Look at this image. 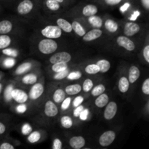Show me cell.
<instances>
[{
  "instance_id": "cell-1",
  "label": "cell",
  "mask_w": 149,
  "mask_h": 149,
  "mask_svg": "<svg viewBox=\"0 0 149 149\" xmlns=\"http://www.w3.org/2000/svg\"><path fill=\"white\" fill-rule=\"evenodd\" d=\"M39 50L42 53L48 55V54L53 53L58 49V44L55 41L52 39H46L40 41L38 45Z\"/></svg>"
},
{
  "instance_id": "cell-2",
  "label": "cell",
  "mask_w": 149,
  "mask_h": 149,
  "mask_svg": "<svg viewBox=\"0 0 149 149\" xmlns=\"http://www.w3.org/2000/svg\"><path fill=\"white\" fill-rule=\"evenodd\" d=\"M42 34L49 39H58L62 35V30L58 26H47L42 29Z\"/></svg>"
},
{
  "instance_id": "cell-3",
  "label": "cell",
  "mask_w": 149,
  "mask_h": 149,
  "mask_svg": "<svg viewBox=\"0 0 149 149\" xmlns=\"http://www.w3.org/2000/svg\"><path fill=\"white\" fill-rule=\"evenodd\" d=\"M115 138H116V133L113 131H106L100 135L99 138V143L103 147L109 146L114 141Z\"/></svg>"
},
{
  "instance_id": "cell-4",
  "label": "cell",
  "mask_w": 149,
  "mask_h": 149,
  "mask_svg": "<svg viewBox=\"0 0 149 149\" xmlns=\"http://www.w3.org/2000/svg\"><path fill=\"white\" fill-rule=\"evenodd\" d=\"M116 42H117L118 45L122 47L125 48L127 50L130 51H133L135 48V43L132 42L131 39H130L129 38L125 36H120L117 38L116 39Z\"/></svg>"
},
{
  "instance_id": "cell-5",
  "label": "cell",
  "mask_w": 149,
  "mask_h": 149,
  "mask_svg": "<svg viewBox=\"0 0 149 149\" xmlns=\"http://www.w3.org/2000/svg\"><path fill=\"white\" fill-rule=\"evenodd\" d=\"M71 60V55L68 52H57L49 58V62L51 63H55L58 62L68 63Z\"/></svg>"
},
{
  "instance_id": "cell-6",
  "label": "cell",
  "mask_w": 149,
  "mask_h": 149,
  "mask_svg": "<svg viewBox=\"0 0 149 149\" xmlns=\"http://www.w3.org/2000/svg\"><path fill=\"white\" fill-rule=\"evenodd\" d=\"M117 105L115 102L112 101L110 103H108L106 105V108L104 111V118L106 120H111L113 119L116 114L117 112Z\"/></svg>"
},
{
  "instance_id": "cell-7",
  "label": "cell",
  "mask_w": 149,
  "mask_h": 149,
  "mask_svg": "<svg viewBox=\"0 0 149 149\" xmlns=\"http://www.w3.org/2000/svg\"><path fill=\"white\" fill-rule=\"evenodd\" d=\"M44 92V87L40 83H35L31 88L29 93V97L31 100H36L41 97Z\"/></svg>"
},
{
  "instance_id": "cell-8",
  "label": "cell",
  "mask_w": 149,
  "mask_h": 149,
  "mask_svg": "<svg viewBox=\"0 0 149 149\" xmlns=\"http://www.w3.org/2000/svg\"><path fill=\"white\" fill-rule=\"evenodd\" d=\"M11 97L17 103H25L29 99V95L23 90L19 89H13L11 93Z\"/></svg>"
},
{
  "instance_id": "cell-9",
  "label": "cell",
  "mask_w": 149,
  "mask_h": 149,
  "mask_svg": "<svg viewBox=\"0 0 149 149\" xmlns=\"http://www.w3.org/2000/svg\"><path fill=\"white\" fill-rule=\"evenodd\" d=\"M141 29L140 26L133 22H128L124 27V33L127 36H132L138 33Z\"/></svg>"
},
{
  "instance_id": "cell-10",
  "label": "cell",
  "mask_w": 149,
  "mask_h": 149,
  "mask_svg": "<svg viewBox=\"0 0 149 149\" xmlns=\"http://www.w3.org/2000/svg\"><path fill=\"white\" fill-rule=\"evenodd\" d=\"M33 7V4L31 0H23L17 6V12L20 15L29 14Z\"/></svg>"
},
{
  "instance_id": "cell-11",
  "label": "cell",
  "mask_w": 149,
  "mask_h": 149,
  "mask_svg": "<svg viewBox=\"0 0 149 149\" xmlns=\"http://www.w3.org/2000/svg\"><path fill=\"white\" fill-rule=\"evenodd\" d=\"M45 113L49 117H54L58 113V109L56 105L51 100H48L45 104Z\"/></svg>"
},
{
  "instance_id": "cell-12",
  "label": "cell",
  "mask_w": 149,
  "mask_h": 149,
  "mask_svg": "<svg viewBox=\"0 0 149 149\" xmlns=\"http://www.w3.org/2000/svg\"><path fill=\"white\" fill-rule=\"evenodd\" d=\"M102 33H103V31L100 29H94L87 33H85V34L83 36V40L85 42H91V41L95 40L97 38L101 36Z\"/></svg>"
},
{
  "instance_id": "cell-13",
  "label": "cell",
  "mask_w": 149,
  "mask_h": 149,
  "mask_svg": "<svg viewBox=\"0 0 149 149\" xmlns=\"http://www.w3.org/2000/svg\"><path fill=\"white\" fill-rule=\"evenodd\" d=\"M69 144L74 149H80L85 145V140L81 136H74L70 139Z\"/></svg>"
},
{
  "instance_id": "cell-14",
  "label": "cell",
  "mask_w": 149,
  "mask_h": 149,
  "mask_svg": "<svg viewBox=\"0 0 149 149\" xmlns=\"http://www.w3.org/2000/svg\"><path fill=\"white\" fill-rule=\"evenodd\" d=\"M140 75H141V72H140L139 68L135 65H132L129 70V78H128L129 82L132 84L135 83L138 79Z\"/></svg>"
},
{
  "instance_id": "cell-15",
  "label": "cell",
  "mask_w": 149,
  "mask_h": 149,
  "mask_svg": "<svg viewBox=\"0 0 149 149\" xmlns=\"http://www.w3.org/2000/svg\"><path fill=\"white\" fill-rule=\"evenodd\" d=\"M109 97L108 96V95L105 94L104 93L100 94V95L97 96V98H96L95 101V104L97 107L98 108H103L107 105V103H109Z\"/></svg>"
},
{
  "instance_id": "cell-16",
  "label": "cell",
  "mask_w": 149,
  "mask_h": 149,
  "mask_svg": "<svg viewBox=\"0 0 149 149\" xmlns=\"http://www.w3.org/2000/svg\"><path fill=\"white\" fill-rule=\"evenodd\" d=\"M57 24H58V27L61 28V30H63L65 32L71 33L73 29L71 27V24L65 19L58 18L57 20Z\"/></svg>"
},
{
  "instance_id": "cell-17",
  "label": "cell",
  "mask_w": 149,
  "mask_h": 149,
  "mask_svg": "<svg viewBox=\"0 0 149 149\" xmlns=\"http://www.w3.org/2000/svg\"><path fill=\"white\" fill-rule=\"evenodd\" d=\"M13 29V24L10 20H4L0 22V34H7Z\"/></svg>"
},
{
  "instance_id": "cell-18",
  "label": "cell",
  "mask_w": 149,
  "mask_h": 149,
  "mask_svg": "<svg viewBox=\"0 0 149 149\" xmlns=\"http://www.w3.org/2000/svg\"><path fill=\"white\" fill-rule=\"evenodd\" d=\"M97 11H98V10H97V7L95 5H94V4H87L83 8L82 14L86 17H90V16H93L97 14Z\"/></svg>"
},
{
  "instance_id": "cell-19",
  "label": "cell",
  "mask_w": 149,
  "mask_h": 149,
  "mask_svg": "<svg viewBox=\"0 0 149 149\" xmlns=\"http://www.w3.org/2000/svg\"><path fill=\"white\" fill-rule=\"evenodd\" d=\"M118 87H119V90L121 93H127L128 91V90H129L130 87V82L128 79H127L125 77H121L119 81Z\"/></svg>"
},
{
  "instance_id": "cell-20",
  "label": "cell",
  "mask_w": 149,
  "mask_h": 149,
  "mask_svg": "<svg viewBox=\"0 0 149 149\" xmlns=\"http://www.w3.org/2000/svg\"><path fill=\"white\" fill-rule=\"evenodd\" d=\"M65 91L69 95H74L78 94L81 91V87L78 84H71L65 87Z\"/></svg>"
},
{
  "instance_id": "cell-21",
  "label": "cell",
  "mask_w": 149,
  "mask_h": 149,
  "mask_svg": "<svg viewBox=\"0 0 149 149\" xmlns=\"http://www.w3.org/2000/svg\"><path fill=\"white\" fill-rule=\"evenodd\" d=\"M53 100L55 103H61L65 97V93L62 89H58L55 91L53 94Z\"/></svg>"
},
{
  "instance_id": "cell-22",
  "label": "cell",
  "mask_w": 149,
  "mask_h": 149,
  "mask_svg": "<svg viewBox=\"0 0 149 149\" xmlns=\"http://www.w3.org/2000/svg\"><path fill=\"white\" fill-rule=\"evenodd\" d=\"M96 65L99 67L100 68V72L102 73H106L108 71H109L111 68V64L110 62L107 60H100L97 62Z\"/></svg>"
},
{
  "instance_id": "cell-23",
  "label": "cell",
  "mask_w": 149,
  "mask_h": 149,
  "mask_svg": "<svg viewBox=\"0 0 149 149\" xmlns=\"http://www.w3.org/2000/svg\"><path fill=\"white\" fill-rule=\"evenodd\" d=\"M105 28L107 31H109L111 33H114L116 31L118 30V24L113 20H110V19H108L106 22H105Z\"/></svg>"
},
{
  "instance_id": "cell-24",
  "label": "cell",
  "mask_w": 149,
  "mask_h": 149,
  "mask_svg": "<svg viewBox=\"0 0 149 149\" xmlns=\"http://www.w3.org/2000/svg\"><path fill=\"white\" fill-rule=\"evenodd\" d=\"M71 27L72 29H74V31H75V33L77 35H79V36H83L86 33L85 29H84V27H82L81 24H80L79 22L77 21H74L71 24Z\"/></svg>"
},
{
  "instance_id": "cell-25",
  "label": "cell",
  "mask_w": 149,
  "mask_h": 149,
  "mask_svg": "<svg viewBox=\"0 0 149 149\" xmlns=\"http://www.w3.org/2000/svg\"><path fill=\"white\" fill-rule=\"evenodd\" d=\"M89 23L92 25L94 28L96 29H100L103 26V20L100 17L93 15L89 17Z\"/></svg>"
},
{
  "instance_id": "cell-26",
  "label": "cell",
  "mask_w": 149,
  "mask_h": 149,
  "mask_svg": "<svg viewBox=\"0 0 149 149\" xmlns=\"http://www.w3.org/2000/svg\"><path fill=\"white\" fill-rule=\"evenodd\" d=\"M11 43V38L6 34L0 35V49H3L10 46Z\"/></svg>"
},
{
  "instance_id": "cell-27",
  "label": "cell",
  "mask_w": 149,
  "mask_h": 149,
  "mask_svg": "<svg viewBox=\"0 0 149 149\" xmlns=\"http://www.w3.org/2000/svg\"><path fill=\"white\" fill-rule=\"evenodd\" d=\"M68 68V64L65 62H58L53 63L52 67V70L55 73L60 72V71H64Z\"/></svg>"
},
{
  "instance_id": "cell-28",
  "label": "cell",
  "mask_w": 149,
  "mask_h": 149,
  "mask_svg": "<svg viewBox=\"0 0 149 149\" xmlns=\"http://www.w3.org/2000/svg\"><path fill=\"white\" fill-rule=\"evenodd\" d=\"M36 81H37V77L33 74H27L22 79V81L26 84H33L36 82Z\"/></svg>"
},
{
  "instance_id": "cell-29",
  "label": "cell",
  "mask_w": 149,
  "mask_h": 149,
  "mask_svg": "<svg viewBox=\"0 0 149 149\" xmlns=\"http://www.w3.org/2000/svg\"><path fill=\"white\" fill-rule=\"evenodd\" d=\"M31 68V63H24L21 64L20 66H18V68L16 69L15 74H17V75L23 74L27 71H29Z\"/></svg>"
},
{
  "instance_id": "cell-30",
  "label": "cell",
  "mask_w": 149,
  "mask_h": 149,
  "mask_svg": "<svg viewBox=\"0 0 149 149\" xmlns=\"http://www.w3.org/2000/svg\"><path fill=\"white\" fill-rule=\"evenodd\" d=\"M61 124L64 128L69 129V128H71V127H72L73 121L70 116H63V117H61Z\"/></svg>"
},
{
  "instance_id": "cell-31",
  "label": "cell",
  "mask_w": 149,
  "mask_h": 149,
  "mask_svg": "<svg viewBox=\"0 0 149 149\" xmlns=\"http://www.w3.org/2000/svg\"><path fill=\"white\" fill-rule=\"evenodd\" d=\"M85 72L89 74H96L100 72V68L96 64H90L86 66Z\"/></svg>"
},
{
  "instance_id": "cell-32",
  "label": "cell",
  "mask_w": 149,
  "mask_h": 149,
  "mask_svg": "<svg viewBox=\"0 0 149 149\" xmlns=\"http://www.w3.org/2000/svg\"><path fill=\"white\" fill-rule=\"evenodd\" d=\"M105 90H106V87L103 84H98L92 90V95L95 97H97V96L100 95V94L104 93Z\"/></svg>"
},
{
  "instance_id": "cell-33",
  "label": "cell",
  "mask_w": 149,
  "mask_h": 149,
  "mask_svg": "<svg viewBox=\"0 0 149 149\" xmlns=\"http://www.w3.org/2000/svg\"><path fill=\"white\" fill-rule=\"evenodd\" d=\"M46 5L49 10L52 11H56L60 8V3L55 0H47Z\"/></svg>"
},
{
  "instance_id": "cell-34",
  "label": "cell",
  "mask_w": 149,
  "mask_h": 149,
  "mask_svg": "<svg viewBox=\"0 0 149 149\" xmlns=\"http://www.w3.org/2000/svg\"><path fill=\"white\" fill-rule=\"evenodd\" d=\"M40 138L41 134L39 133V132H38V131H34V132H32L29 135V136L28 137V141L30 143H34L39 141Z\"/></svg>"
},
{
  "instance_id": "cell-35",
  "label": "cell",
  "mask_w": 149,
  "mask_h": 149,
  "mask_svg": "<svg viewBox=\"0 0 149 149\" xmlns=\"http://www.w3.org/2000/svg\"><path fill=\"white\" fill-rule=\"evenodd\" d=\"M2 53L7 56L11 57V58H16L18 55V52L17 49H13V48H4L2 50Z\"/></svg>"
},
{
  "instance_id": "cell-36",
  "label": "cell",
  "mask_w": 149,
  "mask_h": 149,
  "mask_svg": "<svg viewBox=\"0 0 149 149\" xmlns=\"http://www.w3.org/2000/svg\"><path fill=\"white\" fill-rule=\"evenodd\" d=\"M93 82L90 79H87L85 81H84L82 85V89L85 93H88L90 90L93 89Z\"/></svg>"
},
{
  "instance_id": "cell-37",
  "label": "cell",
  "mask_w": 149,
  "mask_h": 149,
  "mask_svg": "<svg viewBox=\"0 0 149 149\" xmlns=\"http://www.w3.org/2000/svg\"><path fill=\"white\" fill-rule=\"evenodd\" d=\"M68 73H69V71H68V69L67 68V69L64 70V71H60V72L56 73V74L54 76V79L56 80L63 79L64 78H65V77L68 76Z\"/></svg>"
},
{
  "instance_id": "cell-38",
  "label": "cell",
  "mask_w": 149,
  "mask_h": 149,
  "mask_svg": "<svg viewBox=\"0 0 149 149\" xmlns=\"http://www.w3.org/2000/svg\"><path fill=\"white\" fill-rule=\"evenodd\" d=\"M67 78L69 80H77L81 77V73L80 71H74V72L68 73Z\"/></svg>"
},
{
  "instance_id": "cell-39",
  "label": "cell",
  "mask_w": 149,
  "mask_h": 149,
  "mask_svg": "<svg viewBox=\"0 0 149 149\" xmlns=\"http://www.w3.org/2000/svg\"><path fill=\"white\" fill-rule=\"evenodd\" d=\"M142 92L146 95H149V79H146L143 84Z\"/></svg>"
},
{
  "instance_id": "cell-40",
  "label": "cell",
  "mask_w": 149,
  "mask_h": 149,
  "mask_svg": "<svg viewBox=\"0 0 149 149\" xmlns=\"http://www.w3.org/2000/svg\"><path fill=\"white\" fill-rule=\"evenodd\" d=\"M71 97H67V98L65 97V99L62 101V105H61V109H62V110H66L69 107L70 104H71Z\"/></svg>"
},
{
  "instance_id": "cell-41",
  "label": "cell",
  "mask_w": 149,
  "mask_h": 149,
  "mask_svg": "<svg viewBox=\"0 0 149 149\" xmlns=\"http://www.w3.org/2000/svg\"><path fill=\"white\" fill-rule=\"evenodd\" d=\"M15 64V61L13 58H9L4 61V66L7 67V68H11V67H13Z\"/></svg>"
},
{
  "instance_id": "cell-42",
  "label": "cell",
  "mask_w": 149,
  "mask_h": 149,
  "mask_svg": "<svg viewBox=\"0 0 149 149\" xmlns=\"http://www.w3.org/2000/svg\"><path fill=\"white\" fill-rule=\"evenodd\" d=\"M13 90V87L12 85L8 86V87H7V89H6L5 93H4V97H5L6 100H10L12 99L11 93H12V90Z\"/></svg>"
},
{
  "instance_id": "cell-43",
  "label": "cell",
  "mask_w": 149,
  "mask_h": 149,
  "mask_svg": "<svg viewBox=\"0 0 149 149\" xmlns=\"http://www.w3.org/2000/svg\"><path fill=\"white\" fill-rule=\"evenodd\" d=\"M83 101H84V97H83L82 96H77V97H76V98L74 99V103H73V106L75 108L77 107V106H79V105H81V103H83Z\"/></svg>"
},
{
  "instance_id": "cell-44",
  "label": "cell",
  "mask_w": 149,
  "mask_h": 149,
  "mask_svg": "<svg viewBox=\"0 0 149 149\" xmlns=\"http://www.w3.org/2000/svg\"><path fill=\"white\" fill-rule=\"evenodd\" d=\"M53 149H61L62 148V142L58 138H55L53 141Z\"/></svg>"
},
{
  "instance_id": "cell-45",
  "label": "cell",
  "mask_w": 149,
  "mask_h": 149,
  "mask_svg": "<svg viewBox=\"0 0 149 149\" xmlns=\"http://www.w3.org/2000/svg\"><path fill=\"white\" fill-rule=\"evenodd\" d=\"M143 57L146 61L147 63H149V45H146L143 51Z\"/></svg>"
},
{
  "instance_id": "cell-46",
  "label": "cell",
  "mask_w": 149,
  "mask_h": 149,
  "mask_svg": "<svg viewBox=\"0 0 149 149\" xmlns=\"http://www.w3.org/2000/svg\"><path fill=\"white\" fill-rule=\"evenodd\" d=\"M88 114H89L88 109H85V110H84V109H83L82 111L80 113L79 116L80 119H81L82 121H85L86 119H87V116H88Z\"/></svg>"
},
{
  "instance_id": "cell-47",
  "label": "cell",
  "mask_w": 149,
  "mask_h": 149,
  "mask_svg": "<svg viewBox=\"0 0 149 149\" xmlns=\"http://www.w3.org/2000/svg\"><path fill=\"white\" fill-rule=\"evenodd\" d=\"M26 109H27V107L25 105V103H20V105H18L16 108V110L18 113H24Z\"/></svg>"
},
{
  "instance_id": "cell-48",
  "label": "cell",
  "mask_w": 149,
  "mask_h": 149,
  "mask_svg": "<svg viewBox=\"0 0 149 149\" xmlns=\"http://www.w3.org/2000/svg\"><path fill=\"white\" fill-rule=\"evenodd\" d=\"M31 127L29 125H25L24 126L22 127V132H23V135H27V134H29L31 132Z\"/></svg>"
},
{
  "instance_id": "cell-49",
  "label": "cell",
  "mask_w": 149,
  "mask_h": 149,
  "mask_svg": "<svg viewBox=\"0 0 149 149\" xmlns=\"http://www.w3.org/2000/svg\"><path fill=\"white\" fill-rule=\"evenodd\" d=\"M83 109H84V107H83L82 106H81V105H79V106L76 107L75 110L74 111V116H75V117H79L80 113L82 111Z\"/></svg>"
},
{
  "instance_id": "cell-50",
  "label": "cell",
  "mask_w": 149,
  "mask_h": 149,
  "mask_svg": "<svg viewBox=\"0 0 149 149\" xmlns=\"http://www.w3.org/2000/svg\"><path fill=\"white\" fill-rule=\"evenodd\" d=\"M122 1V0H105V2L108 4V5L113 6L116 5V4H119Z\"/></svg>"
},
{
  "instance_id": "cell-51",
  "label": "cell",
  "mask_w": 149,
  "mask_h": 149,
  "mask_svg": "<svg viewBox=\"0 0 149 149\" xmlns=\"http://www.w3.org/2000/svg\"><path fill=\"white\" fill-rule=\"evenodd\" d=\"M0 149H14V146L9 143H3L0 146Z\"/></svg>"
},
{
  "instance_id": "cell-52",
  "label": "cell",
  "mask_w": 149,
  "mask_h": 149,
  "mask_svg": "<svg viewBox=\"0 0 149 149\" xmlns=\"http://www.w3.org/2000/svg\"><path fill=\"white\" fill-rule=\"evenodd\" d=\"M130 3H128V2L125 3V4H124L123 6H122V7H121L120 10L122 12V13H124V12H125V11H126V10H128V8H129V7H130Z\"/></svg>"
},
{
  "instance_id": "cell-53",
  "label": "cell",
  "mask_w": 149,
  "mask_h": 149,
  "mask_svg": "<svg viewBox=\"0 0 149 149\" xmlns=\"http://www.w3.org/2000/svg\"><path fill=\"white\" fill-rule=\"evenodd\" d=\"M141 2L143 7H145L146 10H148L149 9V0H141Z\"/></svg>"
},
{
  "instance_id": "cell-54",
  "label": "cell",
  "mask_w": 149,
  "mask_h": 149,
  "mask_svg": "<svg viewBox=\"0 0 149 149\" xmlns=\"http://www.w3.org/2000/svg\"><path fill=\"white\" fill-rule=\"evenodd\" d=\"M139 15H140V12L139 11L134 12L133 15H132V17H131L130 19L131 20H135L137 19V17H138V16H139Z\"/></svg>"
},
{
  "instance_id": "cell-55",
  "label": "cell",
  "mask_w": 149,
  "mask_h": 149,
  "mask_svg": "<svg viewBox=\"0 0 149 149\" xmlns=\"http://www.w3.org/2000/svg\"><path fill=\"white\" fill-rule=\"evenodd\" d=\"M6 130V127H5V125H4L3 123L0 122V135L4 133Z\"/></svg>"
},
{
  "instance_id": "cell-56",
  "label": "cell",
  "mask_w": 149,
  "mask_h": 149,
  "mask_svg": "<svg viewBox=\"0 0 149 149\" xmlns=\"http://www.w3.org/2000/svg\"><path fill=\"white\" fill-rule=\"evenodd\" d=\"M1 90H2V84L0 83V93H1Z\"/></svg>"
},
{
  "instance_id": "cell-57",
  "label": "cell",
  "mask_w": 149,
  "mask_h": 149,
  "mask_svg": "<svg viewBox=\"0 0 149 149\" xmlns=\"http://www.w3.org/2000/svg\"><path fill=\"white\" fill-rule=\"evenodd\" d=\"M55 1H58V2H59V3H62L64 0H55Z\"/></svg>"
}]
</instances>
